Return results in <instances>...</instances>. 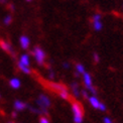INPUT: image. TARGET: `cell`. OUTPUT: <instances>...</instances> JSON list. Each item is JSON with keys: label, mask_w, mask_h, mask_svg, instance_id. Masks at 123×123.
I'll return each mask as SVG.
<instances>
[{"label": "cell", "mask_w": 123, "mask_h": 123, "mask_svg": "<svg viewBox=\"0 0 123 123\" xmlns=\"http://www.w3.org/2000/svg\"><path fill=\"white\" fill-rule=\"evenodd\" d=\"M49 88H50V89H53L54 91L58 92V93H60V92H62V91H64V90H66V89H67L64 85L59 84V83H54V82H52V83H49Z\"/></svg>", "instance_id": "8"}, {"label": "cell", "mask_w": 123, "mask_h": 123, "mask_svg": "<svg viewBox=\"0 0 123 123\" xmlns=\"http://www.w3.org/2000/svg\"><path fill=\"white\" fill-rule=\"evenodd\" d=\"M49 78L52 79V80L55 78V72L53 70H50V69H49Z\"/></svg>", "instance_id": "23"}, {"label": "cell", "mask_w": 123, "mask_h": 123, "mask_svg": "<svg viewBox=\"0 0 123 123\" xmlns=\"http://www.w3.org/2000/svg\"><path fill=\"white\" fill-rule=\"evenodd\" d=\"M71 89H72V92H73V94L77 97V98H79L80 95H81V91L79 89V85L78 83H72L71 84Z\"/></svg>", "instance_id": "12"}, {"label": "cell", "mask_w": 123, "mask_h": 123, "mask_svg": "<svg viewBox=\"0 0 123 123\" xmlns=\"http://www.w3.org/2000/svg\"><path fill=\"white\" fill-rule=\"evenodd\" d=\"M122 8H123V7H122Z\"/></svg>", "instance_id": "32"}, {"label": "cell", "mask_w": 123, "mask_h": 123, "mask_svg": "<svg viewBox=\"0 0 123 123\" xmlns=\"http://www.w3.org/2000/svg\"><path fill=\"white\" fill-rule=\"evenodd\" d=\"M11 116L13 117V118H16V117H17V111H12L11 112Z\"/></svg>", "instance_id": "28"}, {"label": "cell", "mask_w": 123, "mask_h": 123, "mask_svg": "<svg viewBox=\"0 0 123 123\" xmlns=\"http://www.w3.org/2000/svg\"><path fill=\"white\" fill-rule=\"evenodd\" d=\"M83 81H84V84L86 85V88L90 86H93L92 85V76L89 73H87V72H85L83 74Z\"/></svg>", "instance_id": "11"}, {"label": "cell", "mask_w": 123, "mask_h": 123, "mask_svg": "<svg viewBox=\"0 0 123 123\" xmlns=\"http://www.w3.org/2000/svg\"><path fill=\"white\" fill-rule=\"evenodd\" d=\"M25 1H27V2H30V1H32V0H25Z\"/></svg>", "instance_id": "30"}, {"label": "cell", "mask_w": 123, "mask_h": 123, "mask_svg": "<svg viewBox=\"0 0 123 123\" xmlns=\"http://www.w3.org/2000/svg\"><path fill=\"white\" fill-rule=\"evenodd\" d=\"M63 67H64V69H69L70 68V64L67 63V62H65V63H63Z\"/></svg>", "instance_id": "27"}, {"label": "cell", "mask_w": 123, "mask_h": 123, "mask_svg": "<svg viewBox=\"0 0 123 123\" xmlns=\"http://www.w3.org/2000/svg\"><path fill=\"white\" fill-rule=\"evenodd\" d=\"M28 107V104L27 103H25V102L21 101V100H15L14 101V103H13V108L15 111H23L25 110Z\"/></svg>", "instance_id": "4"}, {"label": "cell", "mask_w": 123, "mask_h": 123, "mask_svg": "<svg viewBox=\"0 0 123 123\" xmlns=\"http://www.w3.org/2000/svg\"><path fill=\"white\" fill-rule=\"evenodd\" d=\"M7 123H15V122H13V121H8Z\"/></svg>", "instance_id": "29"}, {"label": "cell", "mask_w": 123, "mask_h": 123, "mask_svg": "<svg viewBox=\"0 0 123 123\" xmlns=\"http://www.w3.org/2000/svg\"><path fill=\"white\" fill-rule=\"evenodd\" d=\"M0 48H1L4 52L13 55V48H12V45L10 44L9 43L5 42V40H0Z\"/></svg>", "instance_id": "6"}, {"label": "cell", "mask_w": 123, "mask_h": 123, "mask_svg": "<svg viewBox=\"0 0 123 123\" xmlns=\"http://www.w3.org/2000/svg\"><path fill=\"white\" fill-rule=\"evenodd\" d=\"M101 18H102L101 14H100V13H96V14L93 15V17H92V20H93V21H100Z\"/></svg>", "instance_id": "20"}, {"label": "cell", "mask_w": 123, "mask_h": 123, "mask_svg": "<svg viewBox=\"0 0 123 123\" xmlns=\"http://www.w3.org/2000/svg\"><path fill=\"white\" fill-rule=\"evenodd\" d=\"M99 109H100V111H103V112L106 111V105L101 102V103H100V106H99Z\"/></svg>", "instance_id": "24"}, {"label": "cell", "mask_w": 123, "mask_h": 123, "mask_svg": "<svg viewBox=\"0 0 123 123\" xmlns=\"http://www.w3.org/2000/svg\"><path fill=\"white\" fill-rule=\"evenodd\" d=\"M31 53H32V55H33L35 62H37L39 66H43L44 64L45 58H47V55H45L44 50L40 47H34Z\"/></svg>", "instance_id": "3"}, {"label": "cell", "mask_w": 123, "mask_h": 123, "mask_svg": "<svg viewBox=\"0 0 123 123\" xmlns=\"http://www.w3.org/2000/svg\"><path fill=\"white\" fill-rule=\"evenodd\" d=\"M59 95H60V97L62 99H64V100H68L69 99V92H68V89H66V90H64V91H62V92H60L59 93Z\"/></svg>", "instance_id": "16"}, {"label": "cell", "mask_w": 123, "mask_h": 123, "mask_svg": "<svg viewBox=\"0 0 123 123\" xmlns=\"http://www.w3.org/2000/svg\"><path fill=\"white\" fill-rule=\"evenodd\" d=\"M11 22H12V16L11 15H6V16L3 18V23L5 25H9Z\"/></svg>", "instance_id": "17"}, {"label": "cell", "mask_w": 123, "mask_h": 123, "mask_svg": "<svg viewBox=\"0 0 123 123\" xmlns=\"http://www.w3.org/2000/svg\"><path fill=\"white\" fill-rule=\"evenodd\" d=\"M19 62L21 64H23L24 66H26V67H30V58H29V55L27 54H22L21 55H20V58H19Z\"/></svg>", "instance_id": "10"}, {"label": "cell", "mask_w": 123, "mask_h": 123, "mask_svg": "<svg viewBox=\"0 0 123 123\" xmlns=\"http://www.w3.org/2000/svg\"><path fill=\"white\" fill-rule=\"evenodd\" d=\"M87 90H88L90 93L93 95V96H96V94H97V90L94 88L93 86H90V87H87Z\"/></svg>", "instance_id": "19"}, {"label": "cell", "mask_w": 123, "mask_h": 123, "mask_svg": "<svg viewBox=\"0 0 123 123\" xmlns=\"http://www.w3.org/2000/svg\"><path fill=\"white\" fill-rule=\"evenodd\" d=\"M93 59H94V61L96 62V63H98V62L100 61V57H99V55L97 54V53H94V54H93Z\"/></svg>", "instance_id": "22"}, {"label": "cell", "mask_w": 123, "mask_h": 123, "mask_svg": "<svg viewBox=\"0 0 123 123\" xmlns=\"http://www.w3.org/2000/svg\"><path fill=\"white\" fill-rule=\"evenodd\" d=\"M37 105L38 106L37 108L42 112V116H47L49 113V108L52 106V101L49 97L45 94H39L38 98L37 100Z\"/></svg>", "instance_id": "1"}, {"label": "cell", "mask_w": 123, "mask_h": 123, "mask_svg": "<svg viewBox=\"0 0 123 123\" xmlns=\"http://www.w3.org/2000/svg\"><path fill=\"white\" fill-rule=\"evenodd\" d=\"M19 43H20V47H21L22 49H27L30 44V39L26 35H21V37H19Z\"/></svg>", "instance_id": "5"}, {"label": "cell", "mask_w": 123, "mask_h": 123, "mask_svg": "<svg viewBox=\"0 0 123 123\" xmlns=\"http://www.w3.org/2000/svg\"><path fill=\"white\" fill-rule=\"evenodd\" d=\"M103 121H104V123H113V121H112L109 117H105L103 119Z\"/></svg>", "instance_id": "26"}, {"label": "cell", "mask_w": 123, "mask_h": 123, "mask_svg": "<svg viewBox=\"0 0 123 123\" xmlns=\"http://www.w3.org/2000/svg\"><path fill=\"white\" fill-rule=\"evenodd\" d=\"M89 102H90V104L92 105V107H93V108H95V109H99V106H100V100L97 98L96 96H89Z\"/></svg>", "instance_id": "9"}, {"label": "cell", "mask_w": 123, "mask_h": 123, "mask_svg": "<svg viewBox=\"0 0 123 123\" xmlns=\"http://www.w3.org/2000/svg\"><path fill=\"white\" fill-rule=\"evenodd\" d=\"M17 67H18V69L21 71L23 74H26V75L31 74V70H30V68H28V67H26V66H24L23 64L20 63L19 61L17 62Z\"/></svg>", "instance_id": "13"}, {"label": "cell", "mask_w": 123, "mask_h": 123, "mask_svg": "<svg viewBox=\"0 0 123 123\" xmlns=\"http://www.w3.org/2000/svg\"><path fill=\"white\" fill-rule=\"evenodd\" d=\"M27 108L32 112V113H35V114H39V115H42V112H40V110L38 109V108H35V107H32V106H30V105H28V107Z\"/></svg>", "instance_id": "18"}, {"label": "cell", "mask_w": 123, "mask_h": 123, "mask_svg": "<svg viewBox=\"0 0 123 123\" xmlns=\"http://www.w3.org/2000/svg\"><path fill=\"white\" fill-rule=\"evenodd\" d=\"M0 98H1V94H0Z\"/></svg>", "instance_id": "31"}, {"label": "cell", "mask_w": 123, "mask_h": 123, "mask_svg": "<svg viewBox=\"0 0 123 123\" xmlns=\"http://www.w3.org/2000/svg\"><path fill=\"white\" fill-rule=\"evenodd\" d=\"M72 111H73V114H74V122L75 123H83L84 112H83L82 106L79 103L75 102V103L72 104Z\"/></svg>", "instance_id": "2"}, {"label": "cell", "mask_w": 123, "mask_h": 123, "mask_svg": "<svg viewBox=\"0 0 123 123\" xmlns=\"http://www.w3.org/2000/svg\"><path fill=\"white\" fill-rule=\"evenodd\" d=\"M93 27L96 31H100L102 29V27H103V24H102L101 20L100 21H93Z\"/></svg>", "instance_id": "15"}, {"label": "cell", "mask_w": 123, "mask_h": 123, "mask_svg": "<svg viewBox=\"0 0 123 123\" xmlns=\"http://www.w3.org/2000/svg\"><path fill=\"white\" fill-rule=\"evenodd\" d=\"M8 84L10 86V88H12L14 90H17L21 87V81H20L18 78H12V79L9 80Z\"/></svg>", "instance_id": "7"}, {"label": "cell", "mask_w": 123, "mask_h": 123, "mask_svg": "<svg viewBox=\"0 0 123 123\" xmlns=\"http://www.w3.org/2000/svg\"><path fill=\"white\" fill-rule=\"evenodd\" d=\"M76 72H77V74L78 75H83L85 72H86V70H85V67L82 65V64H77L76 65Z\"/></svg>", "instance_id": "14"}, {"label": "cell", "mask_w": 123, "mask_h": 123, "mask_svg": "<svg viewBox=\"0 0 123 123\" xmlns=\"http://www.w3.org/2000/svg\"><path fill=\"white\" fill-rule=\"evenodd\" d=\"M39 123H49V120L45 116H42L39 118Z\"/></svg>", "instance_id": "21"}, {"label": "cell", "mask_w": 123, "mask_h": 123, "mask_svg": "<svg viewBox=\"0 0 123 123\" xmlns=\"http://www.w3.org/2000/svg\"><path fill=\"white\" fill-rule=\"evenodd\" d=\"M81 93H82V95H83L85 98H87L88 99L89 98V95H88V92H87L86 90H83V91H81Z\"/></svg>", "instance_id": "25"}]
</instances>
